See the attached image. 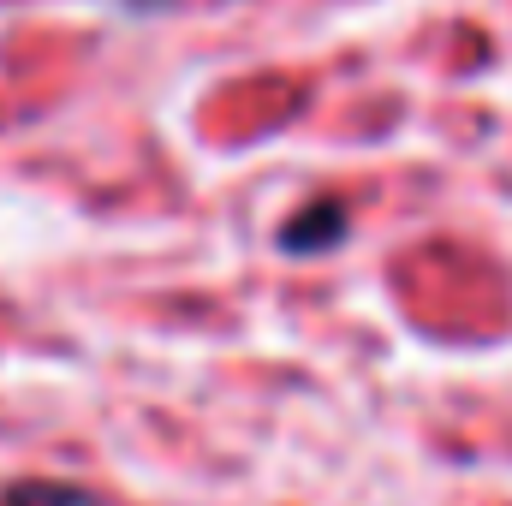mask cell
I'll return each instance as SVG.
<instances>
[{"label": "cell", "mask_w": 512, "mask_h": 506, "mask_svg": "<svg viewBox=\"0 0 512 506\" xmlns=\"http://www.w3.org/2000/svg\"><path fill=\"white\" fill-rule=\"evenodd\" d=\"M346 227H352V209H346L340 197H316V203H304L298 215H286L280 251L286 256H322L346 239Z\"/></svg>", "instance_id": "6da1fadb"}, {"label": "cell", "mask_w": 512, "mask_h": 506, "mask_svg": "<svg viewBox=\"0 0 512 506\" xmlns=\"http://www.w3.org/2000/svg\"><path fill=\"white\" fill-rule=\"evenodd\" d=\"M0 506H102V495H90L84 483H54V477H24L12 483Z\"/></svg>", "instance_id": "7a4b0ae2"}, {"label": "cell", "mask_w": 512, "mask_h": 506, "mask_svg": "<svg viewBox=\"0 0 512 506\" xmlns=\"http://www.w3.org/2000/svg\"><path fill=\"white\" fill-rule=\"evenodd\" d=\"M120 6H126V12H167L173 0H120Z\"/></svg>", "instance_id": "3957f363"}]
</instances>
